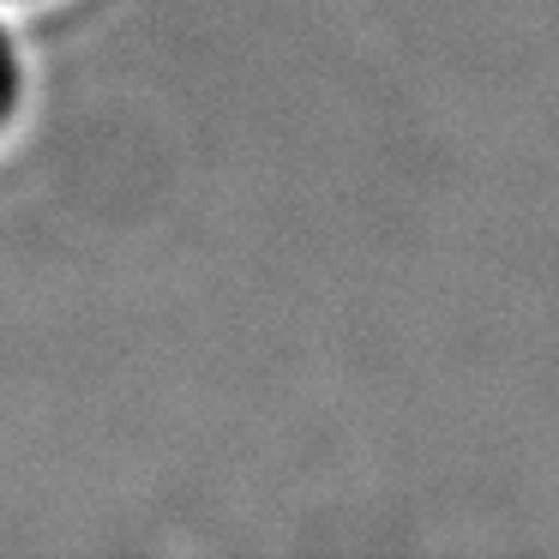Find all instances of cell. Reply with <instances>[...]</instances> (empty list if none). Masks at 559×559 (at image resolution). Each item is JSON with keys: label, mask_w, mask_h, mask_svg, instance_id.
I'll return each instance as SVG.
<instances>
[{"label": "cell", "mask_w": 559, "mask_h": 559, "mask_svg": "<svg viewBox=\"0 0 559 559\" xmlns=\"http://www.w3.org/2000/svg\"><path fill=\"white\" fill-rule=\"evenodd\" d=\"M19 109H25V55H19V37L0 25V139L13 133Z\"/></svg>", "instance_id": "6da1fadb"}, {"label": "cell", "mask_w": 559, "mask_h": 559, "mask_svg": "<svg viewBox=\"0 0 559 559\" xmlns=\"http://www.w3.org/2000/svg\"><path fill=\"white\" fill-rule=\"evenodd\" d=\"M13 7H25V0H13Z\"/></svg>", "instance_id": "7a4b0ae2"}]
</instances>
